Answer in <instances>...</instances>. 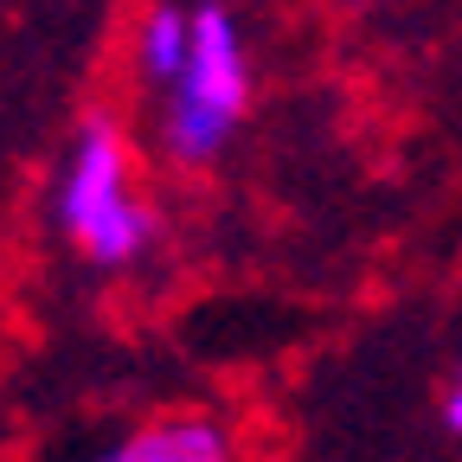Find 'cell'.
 I'll use <instances>...</instances> for the list:
<instances>
[{"label": "cell", "instance_id": "cell-1", "mask_svg": "<svg viewBox=\"0 0 462 462\" xmlns=\"http://www.w3.org/2000/svg\"><path fill=\"white\" fill-rule=\"evenodd\" d=\"M58 225L71 231V245L90 263H135L154 245V206L135 193V154L129 135L109 116H84V129L71 142L65 180H58Z\"/></svg>", "mask_w": 462, "mask_h": 462}, {"label": "cell", "instance_id": "cell-2", "mask_svg": "<svg viewBox=\"0 0 462 462\" xmlns=\"http://www.w3.org/2000/svg\"><path fill=\"white\" fill-rule=\"evenodd\" d=\"M245 109H251V58L238 20L225 7H193V58L180 84L161 97V154L180 167L218 161Z\"/></svg>", "mask_w": 462, "mask_h": 462}, {"label": "cell", "instance_id": "cell-3", "mask_svg": "<svg viewBox=\"0 0 462 462\" xmlns=\"http://www.w3.org/2000/svg\"><path fill=\"white\" fill-rule=\"evenodd\" d=\"M116 456L123 462H238V443L212 418H161V424L135 430Z\"/></svg>", "mask_w": 462, "mask_h": 462}, {"label": "cell", "instance_id": "cell-4", "mask_svg": "<svg viewBox=\"0 0 462 462\" xmlns=\"http://www.w3.org/2000/svg\"><path fill=\"white\" fill-rule=\"evenodd\" d=\"M187 58H193V14L187 7H148L135 20V71H142V84H161V97H167L180 84Z\"/></svg>", "mask_w": 462, "mask_h": 462}, {"label": "cell", "instance_id": "cell-5", "mask_svg": "<svg viewBox=\"0 0 462 462\" xmlns=\"http://www.w3.org/2000/svg\"><path fill=\"white\" fill-rule=\"evenodd\" d=\"M443 424L462 437V373H456V385H449V398H443Z\"/></svg>", "mask_w": 462, "mask_h": 462}, {"label": "cell", "instance_id": "cell-6", "mask_svg": "<svg viewBox=\"0 0 462 462\" xmlns=\"http://www.w3.org/2000/svg\"><path fill=\"white\" fill-rule=\"evenodd\" d=\"M103 462H123V456H116V449H109V456H103Z\"/></svg>", "mask_w": 462, "mask_h": 462}]
</instances>
